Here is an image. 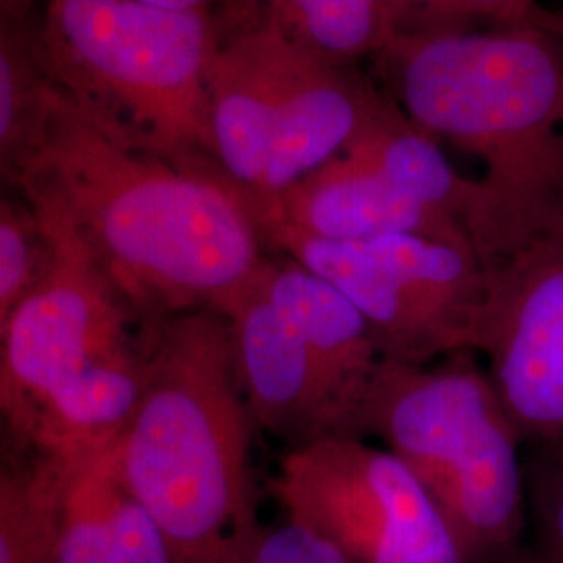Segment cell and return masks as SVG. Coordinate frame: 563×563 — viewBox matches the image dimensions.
<instances>
[{"label": "cell", "mask_w": 563, "mask_h": 563, "mask_svg": "<svg viewBox=\"0 0 563 563\" xmlns=\"http://www.w3.org/2000/svg\"><path fill=\"white\" fill-rule=\"evenodd\" d=\"M402 115L511 181L563 144V25L393 36L369 60Z\"/></svg>", "instance_id": "cell-6"}, {"label": "cell", "mask_w": 563, "mask_h": 563, "mask_svg": "<svg viewBox=\"0 0 563 563\" xmlns=\"http://www.w3.org/2000/svg\"><path fill=\"white\" fill-rule=\"evenodd\" d=\"M51 462L60 474L55 563H111V507L120 486L113 446Z\"/></svg>", "instance_id": "cell-16"}, {"label": "cell", "mask_w": 563, "mask_h": 563, "mask_svg": "<svg viewBox=\"0 0 563 563\" xmlns=\"http://www.w3.org/2000/svg\"><path fill=\"white\" fill-rule=\"evenodd\" d=\"M232 563H351L341 549L325 541L316 530L284 520L278 526H262Z\"/></svg>", "instance_id": "cell-21"}, {"label": "cell", "mask_w": 563, "mask_h": 563, "mask_svg": "<svg viewBox=\"0 0 563 563\" xmlns=\"http://www.w3.org/2000/svg\"><path fill=\"white\" fill-rule=\"evenodd\" d=\"M32 25L48 78L81 113L169 159L216 165L207 78L220 11L42 0Z\"/></svg>", "instance_id": "cell-4"}, {"label": "cell", "mask_w": 563, "mask_h": 563, "mask_svg": "<svg viewBox=\"0 0 563 563\" xmlns=\"http://www.w3.org/2000/svg\"><path fill=\"white\" fill-rule=\"evenodd\" d=\"M11 188L69 223L141 323L220 311L269 257L249 202L216 165L125 141L55 86Z\"/></svg>", "instance_id": "cell-1"}, {"label": "cell", "mask_w": 563, "mask_h": 563, "mask_svg": "<svg viewBox=\"0 0 563 563\" xmlns=\"http://www.w3.org/2000/svg\"><path fill=\"white\" fill-rule=\"evenodd\" d=\"M260 282L299 328L353 434L362 437L363 402L384 360L362 311L334 284L286 255H269L260 269Z\"/></svg>", "instance_id": "cell-13"}, {"label": "cell", "mask_w": 563, "mask_h": 563, "mask_svg": "<svg viewBox=\"0 0 563 563\" xmlns=\"http://www.w3.org/2000/svg\"><path fill=\"white\" fill-rule=\"evenodd\" d=\"M360 434L376 437L441 507L467 563H505L528 499L518 426L470 353L439 365L384 357L363 402Z\"/></svg>", "instance_id": "cell-5"}, {"label": "cell", "mask_w": 563, "mask_h": 563, "mask_svg": "<svg viewBox=\"0 0 563 563\" xmlns=\"http://www.w3.org/2000/svg\"><path fill=\"white\" fill-rule=\"evenodd\" d=\"M51 95L53 81L36 48L32 18H0V169L9 186L41 142Z\"/></svg>", "instance_id": "cell-14"}, {"label": "cell", "mask_w": 563, "mask_h": 563, "mask_svg": "<svg viewBox=\"0 0 563 563\" xmlns=\"http://www.w3.org/2000/svg\"><path fill=\"white\" fill-rule=\"evenodd\" d=\"M60 474L38 457L0 478V563H55Z\"/></svg>", "instance_id": "cell-17"}, {"label": "cell", "mask_w": 563, "mask_h": 563, "mask_svg": "<svg viewBox=\"0 0 563 563\" xmlns=\"http://www.w3.org/2000/svg\"><path fill=\"white\" fill-rule=\"evenodd\" d=\"M228 320L242 393L257 428L292 449L355 437L299 328L255 278L218 311Z\"/></svg>", "instance_id": "cell-11"}, {"label": "cell", "mask_w": 563, "mask_h": 563, "mask_svg": "<svg viewBox=\"0 0 563 563\" xmlns=\"http://www.w3.org/2000/svg\"><path fill=\"white\" fill-rule=\"evenodd\" d=\"M467 234L486 274L476 353L523 443L563 441V159L511 186L478 178Z\"/></svg>", "instance_id": "cell-7"}, {"label": "cell", "mask_w": 563, "mask_h": 563, "mask_svg": "<svg viewBox=\"0 0 563 563\" xmlns=\"http://www.w3.org/2000/svg\"><path fill=\"white\" fill-rule=\"evenodd\" d=\"M269 488L288 520L322 534L351 563H467L416 474L363 437L290 449Z\"/></svg>", "instance_id": "cell-10"}, {"label": "cell", "mask_w": 563, "mask_h": 563, "mask_svg": "<svg viewBox=\"0 0 563 563\" xmlns=\"http://www.w3.org/2000/svg\"><path fill=\"white\" fill-rule=\"evenodd\" d=\"M53 241L30 201L13 190L0 201V323L25 301L48 274Z\"/></svg>", "instance_id": "cell-19"}, {"label": "cell", "mask_w": 563, "mask_h": 563, "mask_svg": "<svg viewBox=\"0 0 563 563\" xmlns=\"http://www.w3.org/2000/svg\"><path fill=\"white\" fill-rule=\"evenodd\" d=\"M526 25H563V21L543 13L537 0H390L393 36Z\"/></svg>", "instance_id": "cell-18"}, {"label": "cell", "mask_w": 563, "mask_h": 563, "mask_svg": "<svg viewBox=\"0 0 563 563\" xmlns=\"http://www.w3.org/2000/svg\"><path fill=\"white\" fill-rule=\"evenodd\" d=\"M269 20L325 59L360 67L390 41V0H260Z\"/></svg>", "instance_id": "cell-15"}, {"label": "cell", "mask_w": 563, "mask_h": 563, "mask_svg": "<svg viewBox=\"0 0 563 563\" xmlns=\"http://www.w3.org/2000/svg\"><path fill=\"white\" fill-rule=\"evenodd\" d=\"M253 216L263 241L276 234L328 242L411 234L474 249L462 223L405 195L351 144Z\"/></svg>", "instance_id": "cell-12"}, {"label": "cell", "mask_w": 563, "mask_h": 563, "mask_svg": "<svg viewBox=\"0 0 563 563\" xmlns=\"http://www.w3.org/2000/svg\"><path fill=\"white\" fill-rule=\"evenodd\" d=\"M211 157L255 211L332 162L386 104L374 78L309 51L241 0L209 63Z\"/></svg>", "instance_id": "cell-3"}, {"label": "cell", "mask_w": 563, "mask_h": 563, "mask_svg": "<svg viewBox=\"0 0 563 563\" xmlns=\"http://www.w3.org/2000/svg\"><path fill=\"white\" fill-rule=\"evenodd\" d=\"M265 242L334 284L362 311L384 357L430 365L478 351L486 274L474 249L411 234L363 242L276 234Z\"/></svg>", "instance_id": "cell-8"}, {"label": "cell", "mask_w": 563, "mask_h": 563, "mask_svg": "<svg viewBox=\"0 0 563 563\" xmlns=\"http://www.w3.org/2000/svg\"><path fill=\"white\" fill-rule=\"evenodd\" d=\"M526 499L534 528L532 563H563V441L534 444Z\"/></svg>", "instance_id": "cell-20"}, {"label": "cell", "mask_w": 563, "mask_h": 563, "mask_svg": "<svg viewBox=\"0 0 563 563\" xmlns=\"http://www.w3.org/2000/svg\"><path fill=\"white\" fill-rule=\"evenodd\" d=\"M41 4L42 0H0V18L15 21L27 20L38 11Z\"/></svg>", "instance_id": "cell-22"}, {"label": "cell", "mask_w": 563, "mask_h": 563, "mask_svg": "<svg viewBox=\"0 0 563 563\" xmlns=\"http://www.w3.org/2000/svg\"><path fill=\"white\" fill-rule=\"evenodd\" d=\"M142 390L113 444L121 483L155 518L178 563H232L255 539L257 428L222 313L141 323Z\"/></svg>", "instance_id": "cell-2"}, {"label": "cell", "mask_w": 563, "mask_h": 563, "mask_svg": "<svg viewBox=\"0 0 563 563\" xmlns=\"http://www.w3.org/2000/svg\"><path fill=\"white\" fill-rule=\"evenodd\" d=\"M32 207L55 255L32 295L0 323V402L21 439L81 384L142 360L141 322L80 236L59 216Z\"/></svg>", "instance_id": "cell-9"}]
</instances>
